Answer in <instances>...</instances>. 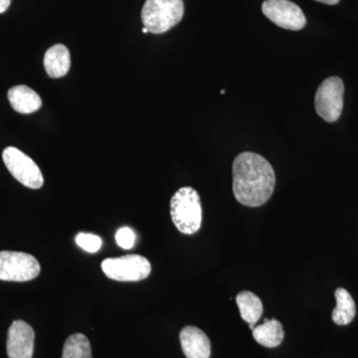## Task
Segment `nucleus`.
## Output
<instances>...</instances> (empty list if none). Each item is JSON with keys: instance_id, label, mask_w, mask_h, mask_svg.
<instances>
[{"instance_id": "obj_21", "label": "nucleus", "mask_w": 358, "mask_h": 358, "mask_svg": "<svg viewBox=\"0 0 358 358\" xmlns=\"http://www.w3.org/2000/svg\"><path fill=\"white\" fill-rule=\"evenodd\" d=\"M143 33H145V34H147V33H148V28L143 27Z\"/></svg>"}, {"instance_id": "obj_16", "label": "nucleus", "mask_w": 358, "mask_h": 358, "mask_svg": "<svg viewBox=\"0 0 358 358\" xmlns=\"http://www.w3.org/2000/svg\"><path fill=\"white\" fill-rule=\"evenodd\" d=\"M62 358H93L91 343L83 334H74L66 339Z\"/></svg>"}, {"instance_id": "obj_19", "label": "nucleus", "mask_w": 358, "mask_h": 358, "mask_svg": "<svg viewBox=\"0 0 358 358\" xmlns=\"http://www.w3.org/2000/svg\"><path fill=\"white\" fill-rule=\"evenodd\" d=\"M10 4L11 0H0V14L6 13Z\"/></svg>"}, {"instance_id": "obj_10", "label": "nucleus", "mask_w": 358, "mask_h": 358, "mask_svg": "<svg viewBox=\"0 0 358 358\" xmlns=\"http://www.w3.org/2000/svg\"><path fill=\"white\" fill-rule=\"evenodd\" d=\"M179 338L186 358H210V341L199 327H185L180 331Z\"/></svg>"}, {"instance_id": "obj_2", "label": "nucleus", "mask_w": 358, "mask_h": 358, "mask_svg": "<svg viewBox=\"0 0 358 358\" xmlns=\"http://www.w3.org/2000/svg\"><path fill=\"white\" fill-rule=\"evenodd\" d=\"M171 216L178 231L186 235L196 233L201 227L202 208L200 197L192 187H182L171 200Z\"/></svg>"}, {"instance_id": "obj_1", "label": "nucleus", "mask_w": 358, "mask_h": 358, "mask_svg": "<svg viewBox=\"0 0 358 358\" xmlns=\"http://www.w3.org/2000/svg\"><path fill=\"white\" fill-rule=\"evenodd\" d=\"M232 173L235 199L245 206H262L274 193V169L262 155L251 152L237 155Z\"/></svg>"}, {"instance_id": "obj_22", "label": "nucleus", "mask_w": 358, "mask_h": 358, "mask_svg": "<svg viewBox=\"0 0 358 358\" xmlns=\"http://www.w3.org/2000/svg\"><path fill=\"white\" fill-rule=\"evenodd\" d=\"M221 94H225V91H224V90H222V91L220 92Z\"/></svg>"}, {"instance_id": "obj_15", "label": "nucleus", "mask_w": 358, "mask_h": 358, "mask_svg": "<svg viewBox=\"0 0 358 358\" xmlns=\"http://www.w3.org/2000/svg\"><path fill=\"white\" fill-rule=\"evenodd\" d=\"M336 307L333 312V320L338 326H348L357 315V307L352 294L345 289L339 288L336 291Z\"/></svg>"}, {"instance_id": "obj_3", "label": "nucleus", "mask_w": 358, "mask_h": 358, "mask_svg": "<svg viewBox=\"0 0 358 358\" xmlns=\"http://www.w3.org/2000/svg\"><path fill=\"white\" fill-rule=\"evenodd\" d=\"M183 14L182 0H145L141 10V21L148 32L162 34L178 25Z\"/></svg>"}, {"instance_id": "obj_7", "label": "nucleus", "mask_w": 358, "mask_h": 358, "mask_svg": "<svg viewBox=\"0 0 358 358\" xmlns=\"http://www.w3.org/2000/svg\"><path fill=\"white\" fill-rule=\"evenodd\" d=\"M4 164L21 185L31 189H39L43 186V174L34 160L24 152L13 147L6 148L2 154Z\"/></svg>"}, {"instance_id": "obj_12", "label": "nucleus", "mask_w": 358, "mask_h": 358, "mask_svg": "<svg viewBox=\"0 0 358 358\" xmlns=\"http://www.w3.org/2000/svg\"><path fill=\"white\" fill-rule=\"evenodd\" d=\"M44 67L49 77L53 79L64 77L71 67L70 52L63 44H56L46 51Z\"/></svg>"}, {"instance_id": "obj_6", "label": "nucleus", "mask_w": 358, "mask_h": 358, "mask_svg": "<svg viewBox=\"0 0 358 358\" xmlns=\"http://www.w3.org/2000/svg\"><path fill=\"white\" fill-rule=\"evenodd\" d=\"M345 85L339 77H329L320 85L315 96V112L327 122L338 121L343 109Z\"/></svg>"}, {"instance_id": "obj_20", "label": "nucleus", "mask_w": 358, "mask_h": 358, "mask_svg": "<svg viewBox=\"0 0 358 358\" xmlns=\"http://www.w3.org/2000/svg\"><path fill=\"white\" fill-rule=\"evenodd\" d=\"M315 1H319L320 3L329 4V6H336L341 0H315Z\"/></svg>"}, {"instance_id": "obj_13", "label": "nucleus", "mask_w": 358, "mask_h": 358, "mask_svg": "<svg viewBox=\"0 0 358 358\" xmlns=\"http://www.w3.org/2000/svg\"><path fill=\"white\" fill-rule=\"evenodd\" d=\"M253 338L259 345L274 348L281 345L284 341L285 331L279 320L265 319L264 324L254 327Z\"/></svg>"}, {"instance_id": "obj_8", "label": "nucleus", "mask_w": 358, "mask_h": 358, "mask_svg": "<svg viewBox=\"0 0 358 358\" xmlns=\"http://www.w3.org/2000/svg\"><path fill=\"white\" fill-rule=\"evenodd\" d=\"M262 11L266 17L284 29L299 31L307 24L303 10L289 0H265Z\"/></svg>"}, {"instance_id": "obj_17", "label": "nucleus", "mask_w": 358, "mask_h": 358, "mask_svg": "<svg viewBox=\"0 0 358 358\" xmlns=\"http://www.w3.org/2000/svg\"><path fill=\"white\" fill-rule=\"evenodd\" d=\"M76 243L89 253H96L102 247V239L96 235L89 233H79L76 236Z\"/></svg>"}, {"instance_id": "obj_5", "label": "nucleus", "mask_w": 358, "mask_h": 358, "mask_svg": "<svg viewBox=\"0 0 358 358\" xmlns=\"http://www.w3.org/2000/svg\"><path fill=\"white\" fill-rule=\"evenodd\" d=\"M41 267L37 259L22 252H0V280L28 282L38 277Z\"/></svg>"}, {"instance_id": "obj_11", "label": "nucleus", "mask_w": 358, "mask_h": 358, "mask_svg": "<svg viewBox=\"0 0 358 358\" xmlns=\"http://www.w3.org/2000/svg\"><path fill=\"white\" fill-rule=\"evenodd\" d=\"M7 96L13 110L20 114H31L38 110L42 106V100L38 94L24 85L13 87L9 90Z\"/></svg>"}, {"instance_id": "obj_18", "label": "nucleus", "mask_w": 358, "mask_h": 358, "mask_svg": "<svg viewBox=\"0 0 358 358\" xmlns=\"http://www.w3.org/2000/svg\"><path fill=\"white\" fill-rule=\"evenodd\" d=\"M115 241L122 249L129 250L136 244V234L131 228L122 227L115 234Z\"/></svg>"}, {"instance_id": "obj_4", "label": "nucleus", "mask_w": 358, "mask_h": 358, "mask_svg": "<svg viewBox=\"0 0 358 358\" xmlns=\"http://www.w3.org/2000/svg\"><path fill=\"white\" fill-rule=\"evenodd\" d=\"M102 270L110 279L119 282H140L152 272L150 261L143 256L126 255L108 258L102 262Z\"/></svg>"}, {"instance_id": "obj_9", "label": "nucleus", "mask_w": 358, "mask_h": 358, "mask_svg": "<svg viewBox=\"0 0 358 358\" xmlns=\"http://www.w3.org/2000/svg\"><path fill=\"white\" fill-rule=\"evenodd\" d=\"M35 333L23 320H14L7 334L6 350L9 358H32Z\"/></svg>"}, {"instance_id": "obj_14", "label": "nucleus", "mask_w": 358, "mask_h": 358, "mask_svg": "<svg viewBox=\"0 0 358 358\" xmlns=\"http://www.w3.org/2000/svg\"><path fill=\"white\" fill-rule=\"evenodd\" d=\"M236 303L242 319L249 324L255 326L263 315L264 307L261 299L252 292L243 291L237 294Z\"/></svg>"}]
</instances>
